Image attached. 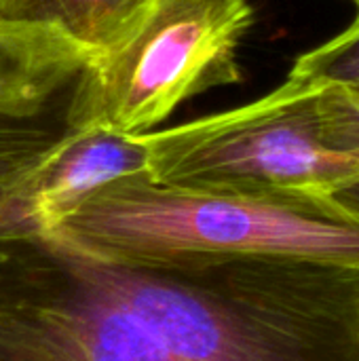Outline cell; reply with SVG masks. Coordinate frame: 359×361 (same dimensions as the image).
<instances>
[{
	"mask_svg": "<svg viewBox=\"0 0 359 361\" xmlns=\"http://www.w3.org/2000/svg\"><path fill=\"white\" fill-rule=\"evenodd\" d=\"M38 245L182 277L256 260L359 271V214L330 195L188 188L135 176L91 195Z\"/></svg>",
	"mask_w": 359,
	"mask_h": 361,
	"instance_id": "obj_1",
	"label": "cell"
},
{
	"mask_svg": "<svg viewBox=\"0 0 359 361\" xmlns=\"http://www.w3.org/2000/svg\"><path fill=\"white\" fill-rule=\"evenodd\" d=\"M315 95V82L286 76L277 89L245 106L142 135L150 180L336 197L359 178V159L326 144Z\"/></svg>",
	"mask_w": 359,
	"mask_h": 361,
	"instance_id": "obj_2",
	"label": "cell"
},
{
	"mask_svg": "<svg viewBox=\"0 0 359 361\" xmlns=\"http://www.w3.org/2000/svg\"><path fill=\"white\" fill-rule=\"evenodd\" d=\"M252 21L250 0H146L97 53L93 127L146 135L186 99L239 82Z\"/></svg>",
	"mask_w": 359,
	"mask_h": 361,
	"instance_id": "obj_3",
	"label": "cell"
},
{
	"mask_svg": "<svg viewBox=\"0 0 359 361\" xmlns=\"http://www.w3.org/2000/svg\"><path fill=\"white\" fill-rule=\"evenodd\" d=\"M97 51L55 25L0 21V216L28 178L93 127Z\"/></svg>",
	"mask_w": 359,
	"mask_h": 361,
	"instance_id": "obj_4",
	"label": "cell"
},
{
	"mask_svg": "<svg viewBox=\"0 0 359 361\" xmlns=\"http://www.w3.org/2000/svg\"><path fill=\"white\" fill-rule=\"evenodd\" d=\"M150 176L142 135L89 127L61 144L15 192L0 216V245L42 243L91 195L125 178Z\"/></svg>",
	"mask_w": 359,
	"mask_h": 361,
	"instance_id": "obj_5",
	"label": "cell"
},
{
	"mask_svg": "<svg viewBox=\"0 0 359 361\" xmlns=\"http://www.w3.org/2000/svg\"><path fill=\"white\" fill-rule=\"evenodd\" d=\"M146 0H0L2 23L55 25L97 53L131 25Z\"/></svg>",
	"mask_w": 359,
	"mask_h": 361,
	"instance_id": "obj_6",
	"label": "cell"
},
{
	"mask_svg": "<svg viewBox=\"0 0 359 361\" xmlns=\"http://www.w3.org/2000/svg\"><path fill=\"white\" fill-rule=\"evenodd\" d=\"M315 108L326 144L359 159V87L317 85ZM334 199L359 214V178Z\"/></svg>",
	"mask_w": 359,
	"mask_h": 361,
	"instance_id": "obj_7",
	"label": "cell"
},
{
	"mask_svg": "<svg viewBox=\"0 0 359 361\" xmlns=\"http://www.w3.org/2000/svg\"><path fill=\"white\" fill-rule=\"evenodd\" d=\"M355 19L328 42L303 53L288 76L315 85L359 87V4Z\"/></svg>",
	"mask_w": 359,
	"mask_h": 361,
	"instance_id": "obj_8",
	"label": "cell"
},
{
	"mask_svg": "<svg viewBox=\"0 0 359 361\" xmlns=\"http://www.w3.org/2000/svg\"><path fill=\"white\" fill-rule=\"evenodd\" d=\"M351 2H353V4H359V0H351Z\"/></svg>",
	"mask_w": 359,
	"mask_h": 361,
	"instance_id": "obj_9",
	"label": "cell"
}]
</instances>
